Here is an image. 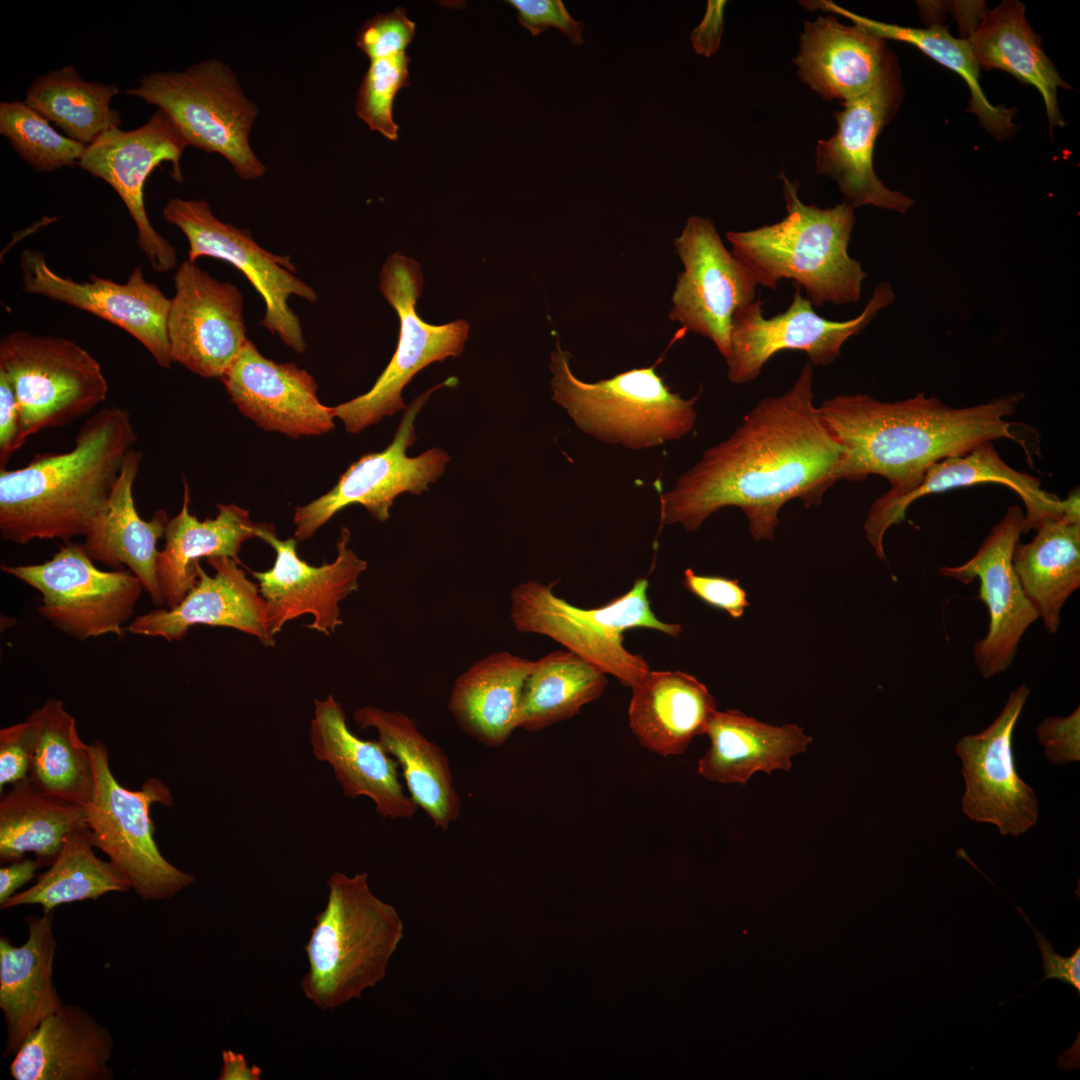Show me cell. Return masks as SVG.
<instances>
[{
  "instance_id": "cell-35",
  "label": "cell",
  "mask_w": 1080,
  "mask_h": 1080,
  "mask_svg": "<svg viewBox=\"0 0 1080 1080\" xmlns=\"http://www.w3.org/2000/svg\"><path fill=\"white\" fill-rule=\"evenodd\" d=\"M966 29L965 38L980 70H1004L1034 86L1043 98L1050 134L1054 127L1064 125L1057 91L1059 87H1071L1060 77L1040 38L1029 26L1022 2L1005 0L992 10L984 7Z\"/></svg>"
},
{
  "instance_id": "cell-20",
  "label": "cell",
  "mask_w": 1080,
  "mask_h": 1080,
  "mask_svg": "<svg viewBox=\"0 0 1080 1080\" xmlns=\"http://www.w3.org/2000/svg\"><path fill=\"white\" fill-rule=\"evenodd\" d=\"M350 537V530L341 528L335 560L313 566L298 556L295 538L280 540L272 525L261 524L258 538L274 549L276 557L271 569L251 575L267 604L273 636L305 614L313 618L308 628L327 636L342 625L339 604L358 589L367 569V562L349 547Z\"/></svg>"
},
{
  "instance_id": "cell-32",
  "label": "cell",
  "mask_w": 1080,
  "mask_h": 1080,
  "mask_svg": "<svg viewBox=\"0 0 1080 1080\" xmlns=\"http://www.w3.org/2000/svg\"><path fill=\"white\" fill-rule=\"evenodd\" d=\"M354 722L362 729L376 731L377 740L397 761L411 799L434 827L448 830L459 818L462 805L449 758L441 746L401 711L363 706L354 712Z\"/></svg>"
},
{
  "instance_id": "cell-22",
  "label": "cell",
  "mask_w": 1080,
  "mask_h": 1080,
  "mask_svg": "<svg viewBox=\"0 0 1080 1080\" xmlns=\"http://www.w3.org/2000/svg\"><path fill=\"white\" fill-rule=\"evenodd\" d=\"M1029 693L1025 683L1018 686L986 729L961 738L955 746L966 786L963 812L976 822L996 825L1002 835L1023 834L1038 819L1035 792L1017 774L1012 748Z\"/></svg>"
},
{
  "instance_id": "cell-52",
  "label": "cell",
  "mask_w": 1080,
  "mask_h": 1080,
  "mask_svg": "<svg viewBox=\"0 0 1080 1080\" xmlns=\"http://www.w3.org/2000/svg\"><path fill=\"white\" fill-rule=\"evenodd\" d=\"M1015 907L1033 930L1038 948L1043 958L1044 977L1032 988L1043 981L1056 979L1064 984H1068L1078 995H1080V947L1078 946L1069 956L1059 955L1046 936L1032 925L1022 909L1016 905Z\"/></svg>"
},
{
  "instance_id": "cell-8",
  "label": "cell",
  "mask_w": 1080,
  "mask_h": 1080,
  "mask_svg": "<svg viewBox=\"0 0 1080 1080\" xmlns=\"http://www.w3.org/2000/svg\"><path fill=\"white\" fill-rule=\"evenodd\" d=\"M126 94L163 111L188 146L221 155L242 180L265 174L249 141L258 107L223 61L210 58L181 71L143 74Z\"/></svg>"
},
{
  "instance_id": "cell-33",
  "label": "cell",
  "mask_w": 1080,
  "mask_h": 1080,
  "mask_svg": "<svg viewBox=\"0 0 1080 1080\" xmlns=\"http://www.w3.org/2000/svg\"><path fill=\"white\" fill-rule=\"evenodd\" d=\"M189 485L184 480L180 511L165 528V546L159 551L156 572L168 608L177 606L197 582V563L202 558L230 557L240 562L242 544L258 537L247 510L235 504H218L215 518L200 521L190 513Z\"/></svg>"
},
{
  "instance_id": "cell-10",
  "label": "cell",
  "mask_w": 1080,
  "mask_h": 1080,
  "mask_svg": "<svg viewBox=\"0 0 1080 1080\" xmlns=\"http://www.w3.org/2000/svg\"><path fill=\"white\" fill-rule=\"evenodd\" d=\"M0 372L14 389L25 440L90 413L108 394L100 364L66 338L26 331L4 335Z\"/></svg>"
},
{
  "instance_id": "cell-25",
  "label": "cell",
  "mask_w": 1080,
  "mask_h": 1080,
  "mask_svg": "<svg viewBox=\"0 0 1080 1080\" xmlns=\"http://www.w3.org/2000/svg\"><path fill=\"white\" fill-rule=\"evenodd\" d=\"M215 570L207 574L197 563V582L173 608L158 607L135 617L127 630L136 635L180 641L196 625L227 627L256 637L264 646H274L267 604L258 585L252 582L230 557H211Z\"/></svg>"
},
{
  "instance_id": "cell-38",
  "label": "cell",
  "mask_w": 1080,
  "mask_h": 1080,
  "mask_svg": "<svg viewBox=\"0 0 1080 1080\" xmlns=\"http://www.w3.org/2000/svg\"><path fill=\"white\" fill-rule=\"evenodd\" d=\"M1012 564L1045 628L1056 633L1064 603L1080 586V523L1045 521L1030 542L1016 545Z\"/></svg>"
},
{
  "instance_id": "cell-34",
  "label": "cell",
  "mask_w": 1080,
  "mask_h": 1080,
  "mask_svg": "<svg viewBox=\"0 0 1080 1080\" xmlns=\"http://www.w3.org/2000/svg\"><path fill=\"white\" fill-rule=\"evenodd\" d=\"M631 690L630 729L642 746L664 757L685 752L717 710L708 688L682 671L650 670Z\"/></svg>"
},
{
  "instance_id": "cell-12",
  "label": "cell",
  "mask_w": 1080,
  "mask_h": 1080,
  "mask_svg": "<svg viewBox=\"0 0 1080 1080\" xmlns=\"http://www.w3.org/2000/svg\"><path fill=\"white\" fill-rule=\"evenodd\" d=\"M93 562L82 544L68 543L42 564L1 570L41 594L38 611L59 631L80 641L120 637L144 587L130 570L103 571Z\"/></svg>"
},
{
  "instance_id": "cell-37",
  "label": "cell",
  "mask_w": 1080,
  "mask_h": 1080,
  "mask_svg": "<svg viewBox=\"0 0 1080 1080\" xmlns=\"http://www.w3.org/2000/svg\"><path fill=\"white\" fill-rule=\"evenodd\" d=\"M705 734L710 747L698 762V773L725 784L744 785L756 772L790 769L791 758L805 752L812 740L797 725H770L734 709L716 710Z\"/></svg>"
},
{
  "instance_id": "cell-7",
  "label": "cell",
  "mask_w": 1080,
  "mask_h": 1080,
  "mask_svg": "<svg viewBox=\"0 0 1080 1080\" xmlns=\"http://www.w3.org/2000/svg\"><path fill=\"white\" fill-rule=\"evenodd\" d=\"M569 362L570 354L557 342L550 363L552 399L582 432L643 449L680 439L693 429L697 397L687 400L672 392L655 365L589 383L573 374Z\"/></svg>"
},
{
  "instance_id": "cell-4",
  "label": "cell",
  "mask_w": 1080,
  "mask_h": 1080,
  "mask_svg": "<svg viewBox=\"0 0 1080 1080\" xmlns=\"http://www.w3.org/2000/svg\"><path fill=\"white\" fill-rule=\"evenodd\" d=\"M786 216L777 223L746 231H728L732 253L758 285L775 290L783 279L804 288L812 305H845L861 299L867 273L850 257L854 208L845 202L829 208L807 205L798 185L783 173Z\"/></svg>"
},
{
  "instance_id": "cell-16",
  "label": "cell",
  "mask_w": 1080,
  "mask_h": 1080,
  "mask_svg": "<svg viewBox=\"0 0 1080 1080\" xmlns=\"http://www.w3.org/2000/svg\"><path fill=\"white\" fill-rule=\"evenodd\" d=\"M674 246L684 269L677 277L669 318L710 339L726 358L733 316L756 300L758 284L725 247L709 218L690 216Z\"/></svg>"
},
{
  "instance_id": "cell-9",
  "label": "cell",
  "mask_w": 1080,
  "mask_h": 1080,
  "mask_svg": "<svg viewBox=\"0 0 1080 1080\" xmlns=\"http://www.w3.org/2000/svg\"><path fill=\"white\" fill-rule=\"evenodd\" d=\"M94 792L84 806L93 846L104 852L130 889L143 900L169 899L195 882L194 875L170 863L160 852L150 806H172L169 788L148 778L139 790L123 787L114 777L107 747L90 744Z\"/></svg>"
},
{
  "instance_id": "cell-53",
  "label": "cell",
  "mask_w": 1080,
  "mask_h": 1080,
  "mask_svg": "<svg viewBox=\"0 0 1080 1080\" xmlns=\"http://www.w3.org/2000/svg\"><path fill=\"white\" fill-rule=\"evenodd\" d=\"M17 398L7 377L0 372V466L23 445Z\"/></svg>"
},
{
  "instance_id": "cell-49",
  "label": "cell",
  "mask_w": 1080,
  "mask_h": 1080,
  "mask_svg": "<svg viewBox=\"0 0 1080 1080\" xmlns=\"http://www.w3.org/2000/svg\"><path fill=\"white\" fill-rule=\"evenodd\" d=\"M36 743L33 723L26 721L0 730V792L4 786L29 777Z\"/></svg>"
},
{
  "instance_id": "cell-48",
  "label": "cell",
  "mask_w": 1080,
  "mask_h": 1080,
  "mask_svg": "<svg viewBox=\"0 0 1080 1080\" xmlns=\"http://www.w3.org/2000/svg\"><path fill=\"white\" fill-rule=\"evenodd\" d=\"M517 11L518 22L533 36L549 28L561 31L574 46L584 44V23L574 19L561 0H508Z\"/></svg>"
},
{
  "instance_id": "cell-47",
  "label": "cell",
  "mask_w": 1080,
  "mask_h": 1080,
  "mask_svg": "<svg viewBox=\"0 0 1080 1080\" xmlns=\"http://www.w3.org/2000/svg\"><path fill=\"white\" fill-rule=\"evenodd\" d=\"M415 27L406 10L398 6L365 21L357 32L356 45L370 61L406 52L415 36Z\"/></svg>"
},
{
  "instance_id": "cell-6",
  "label": "cell",
  "mask_w": 1080,
  "mask_h": 1080,
  "mask_svg": "<svg viewBox=\"0 0 1080 1080\" xmlns=\"http://www.w3.org/2000/svg\"><path fill=\"white\" fill-rule=\"evenodd\" d=\"M555 583L526 581L510 594V619L521 633L546 636L566 650L633 687L650 671L649 663L624 646V632L632 628L657 630L678 637L682 626L660 620L648 597L649 581H634L624 594L595 608H581L557 596Z\"/></svg>"
},
{
  "instance_id": "cell-27",
  "label": "cell",
  "mask_w": 1080,
  "mask_h": 1080,
  "mask_svg": "<svg viewBox=\"0 0 1080 1080\" xmlns=\"http://www.w3.org/2000/svg\"><path fill=\"white\" fill-rule=\"evenodd\" d=\"M979 483L1002 484L1019 495L1026 509L1023 533L1036 530L1047 520H1059L1063 516L1062 500L1043 490L1038 478L1010 467L989 442L967 453L934 463L906 494L883 511L867 515L864 531L877 557L881 560L886 558L884 535L892 525L905 520L906 511L915 500Z\"/></svg>"
},
{
  "instance_id": "cell-31",
  "label": "cell",
  "mask_w": 1080,
  "mask_h": 1080,
  "mask_svg": "<svg viewBox=\"0 0 1080 1080\" xmlns=\"http://www.w3.org/2000/svg\"><path fill=\"white\" fill-rule=\"evenodd\" d=\"M28 937L20 945L0 938V1008L6 1023L5 1057L14 1056L28 1035L63 1006L53 984L57 942L53 912L26 918Z\"/></svg>"
},
{
  "instance_id": "cell-45",
  "label": "cell",
  "mask_w": 1080,
  "mask_h": 1080,
  "mask_svg": "<svg viewBox=\"0 0 1080 1080\" xmlns=\"http://www.w3.org/2000/svg\"><path fill=\"white\" fill-rule=\"evenodd\" d=\"M0 134L38 172L78 165L87 147L56 131L24 100L0 103Z\"/></svg>"
},
{
  "instance_id": "cell-11",
  "label": "cell",
  "mask_w": 1080,
  "mask_h": 1080,
  "mask_svg": "<svg viewBox=\"0 0 1080 1080\" xmlns=\"http://www.w3.org/2000/svg\"><path fill=\"white\" fill-rule=\"evenodd\" d=\"M423 282L420 265L413 258L397 252L385 261L379 288L399 317L397 347L369 391L333 407L335 417L348 432L358 433L405 408L402 390L416 373L430 363L462 353L470 328L465 320L433 325L418 315L416 304Z\"/></svg>"
},
{
  "instance_id": "cell-29",
  "label": "cell",
  "mask_w": 1080,
  "mask_h": 1080,
  "mask_svg": "<svg viewBox=\"0 0 1080 1080\" xmlns=\"http://www.w3.org/2000/svg\"><path fill=\"white\" fill-rule=\"evenodd\" d=\"M113 1038L85 1009L63 1006L23 1042L9 1066L15 1080H111Z\"/></svg>"
},
{
  "instance_id": "cell-56",
  "label": "cell",
  "mask_w": 1080,
  "mask_h": 1080,
  "mask_svg": "<svg viewBox=\"0 0 1080 1080\" xmlns=\"http://www.w3.org/2000/svg\"><path fill=\"white\" fill-rule=\"evenodd\" d=\"M222 1061L219 1080H260L262 1078L261 1068L257 1065L249 1066L242 1053L223 1050Z\"/></svg>"
},
{
  "instance_id": "cell-54",
  "label": "cell",
  "mask_w": 1080,
  "mask_h": 1080,
  "mask_svg": "<svg viewBox=\"0 0 1080 1080\" xmlns=\"http://www.w3.org/2000/svg\"><path fill=\"white\" fill-rule=\"evenodd\" d=\"M726 1H708L701 23L691 32L695 52L705 57L715 54L723 33V16Z\"/></svg>"
},
{
  "instance_id": "cell-24",
  "label": "cell",
  "mask_w": 1080,
  "mask_h": 1080,
  "mask_svg": "<svg viewBox=\"0 0 1080 1080\" xmlns=\"http://www.w3.org/2000/svg\"><path fill=\"white\" fill-rule=\"evenodd\" d=\"M221 380L240 412L266 431L298 438L334 428V409L320 402L314 378L264 357L250 340Z\"/></svg>"
},
{
  "instance_id": "cell-30",
  "label": "cell",
  "mask_w": 1080,
  "mask_h": 1080,
  "mask_svg": "<svg viewBox=\"0 0 1080 1080\" xmlns=\"http://www.w3.org/2000/svg\"><path fill=\"white\" fill-rule=\"evenodd\" d=\"M891 51L886 40L834 16L804 23L794 59L799 78L823 99L852 100L879 80Z\"/></svg>"
},
{
  "instance_id": "cell-51",
  "label": "cell",
  "mask_w": 1080,
  "mask_h": 1080,
  "mask_svg": "<svg viewBox=\"0 0 1080 1080\" xmlns=\"http://www.w3.org/2000/svg\"><path fill=\"white\" fill-rule=\"evenodd\" d=\"M1038 740L1045 756L1057 765L1080 759V708L1067 717H1049L1037 727Z\"/></svg>"
},
{
  "instance_id": "cell-1",
  "label": "cell",
  "mask_w": 1080,
  "mask_h": 1080,
  "mask_svg": "<svg viewBox=\"0 0 1080 1080\" xmlns=\"http://www.w3.org/2000/svg\"><path fill=\"white\" fill-rule=\"evenodd\" d=\"M844 450L814 403L813 366L789 390L760 400L729 438L660 496V523L697 530L713 513L738 507L756 540H771L779 512L797 499L819 505L839 481Z\"/></svg>"
},
{
  "instance_id": "cell-39",
  "label": "cell",
  "mask_w": 1080,
  "mask_h": 1080,
  "mask_svg": "<svg viewBox=\"0 0 1080 1080\" xmlns=\"http://www.w3.org/2000/svg\"><path fill=\"white\" fill-rule=\"evenodd\" d=\"M27 719L36 731L31 783L51 797L85 806L94 792V769L90 745L80 739L75 719L55 698Z\"/></svg>"
},
{
  "instance_id": "cell-17",
  "label": "cell",
  "mask_w": 1080,
  "mask_h": 1080,
  "mask_svg": "<svg viewBox=\"0 0 1080 1080\" xmlns=\"http://www.w3.org/2000/svg\"><path fill=\"white\" fill-rule=\"evenodd\" d=\"M188 145L170 118L157 109L133 130L115 128L88 145L78 166L108 183L126 206L137 230V245L156 272L176 267L175 248L152 226L144 206V185L163 162L181 182V158Z\"/></svg>"
},
{
  "instance_id": "cell-23",
  "label": "cell",
  "mask_w": 1080,
  "mask_h": 1080,
  "mask_svg": "<svg viewBox=\"0 0 1080 1080\" xmlns=\"http://www.w3.org/2000/svg\"><path fill=\"white\" fill-rule=\"evenodd\" d=\"M20 269L25 292L87 311L120 327L140 342L161 368L171 367L167 335L170 299L157 284L145 279L141 267L135 268L125 283L95 275L87 282H77L51 269L44 253L25 249Z\"/></svg>"
},
{
  "instance_id": "cell-43",
  "label": "cell",
  "mask_w": 1080,
  "mask_h": 1080,
  "mask_svg": "<svg viewBox=\"0 0 1080 1080\" xmlns=\"http://www.w3.org/2000/svg\"><path fill=\"white\" fill-rule=\"evenodd\" d=\"M606 675L566 649L534 661L523 689L518 728L539 731L578 714L603 694Z\"/></svg>"
},
{
  "instance_id": "cell-15",
  "label": "cell",
  "mask_w": 1080,
  "mask_h": 1080,
  "mask_svg": "<svg viewBox=\"0 0 1080 1080\" xmlns=\"http://www.w3.org/2000/svg\"><path fill=\"white\" fill-rule=\"evenodd\" d=\"M446 384L433 387L405 407L395 436L383 451L363 455L329 492L296 508V540L311 538L335 514L353 504L362 505L375 519L385 522L398 495H419L440 477L450 459L444 450L431 448L416 457H409L406 451L416 440L414 421L418 412L430 394Z\"/></svg>"
},
{
  "instance_id": "cell-14",
  "label": "cell",
  "mask_w": 1080,
  "mask_h": 1080,
  "mask_svg": "<svg viewBox=\"0 0 1080 1080\" xmlns=\"http://www.w3.org/2000/svg\"><path fill=\"white\" fill-rule=\"evenodd\" d=\"M794 288L789 307L770 318H765L764 301L760 299L736 311L725 358L730 382L743 384L755 380L766 362L782 351L805 352L812 366L833 363L844 343L862 332L895 299L891 285L879 283L858 316L833 321L817 314L810 300L801 294V288L795 284Z\"/></svg>"
},
{
  "instance_id": "cell-2",
  "label": "cell",
  "mask_w": 1080,
  "mask_h": 1080,
  "mask_svg": "<svg viewBox=\"0 0 1080 1080\" xmlns=\"http://www.w3.org/2000/svg\"><path fill=\"white\" fill-rule=\"evenodd\" d=\"M1021 392L990 402L954 408L921 392L883 402L866 394L837 395L825 400L820 414L844 450L839 480L860 481L869 475L887 479L890 489L875 500V515L906 494L934 463L998 439L1019 444L1014 422L1005 420L1023 399Z\"/></svg>"
},
{
  "instance_id": "cell-55",
  "label": "cell",
  "mask_w": 1080,
  "mask_h": 1080,
  "mask_svg": "<svg viewBox=\"0 0 1080 1080\" xmlns=\"http://www.w3.org/2000/svg\"><path fill=\"white\" fill-rule=\"evenodd\" d=\"M47 866L36 858H22L0 868V905L16 894V891L35 877V872Z\"/></svg>"
},
{
  "instance_id": "cell-18",
  "label": "cell",
  "mask_w": 1080,
  "mask_h": 1080,
  "mask_svg": "<svg viewBox=\"0 0 1080 1080\" xmlns=\"http://www.w3.org/2000/svg\"><path fill=\"white\" fill-rule=\"evenodd\" d=\"M902 98L900 68L890 52L877 83L861 96L843 102V109L833 114L835 134L817 142V172L832 178L843 202L853 208L871 205L905 213L914 204L905 193L889 189L873 166L876 139L896 114Z\"/></svg>"
},
{
  "instance_id": "cell-57",
  "label": "cell",
  "mask_w": 1080,
  "mask_h": 1080,
  "mask_svg": "<svg viewBox=\"0 0 1080 1080\" xmlns=\"http://www.w3.org/2000/svg\"><path fill=\"white\" fill-rule=\"evenodd\" d=\"M1063 516L1062 518L1073 523H1080L1079 512V489H1075L1069 496L1062 500Z\"/></svg>"
},
{
  "instance_id": "cell-13",
  "label": "cell",
  "mask_w": 1080,
  "mask_h": 1080,
  "mask_svg": "<svg viewBox=\"0 0 1080 1080\" xmlns=\"http://www.w3.org/2000/svg\"><path fill=\"white\" fill-rule=\"evenodd\" d=\"M163 219L185 235L188 260L202 256L226 261L240 270L265 303L261 325L276 334L297 353L306 343L298 316L288 305L291 296L309 302L318 299L315 290L295 275L288 255L273 254L262 248L247 229L218 219L205 199L174 197L162 210Z\"/></svg>"
},
{
  "instance_id": "cell-19",
  "label": "cell",
  "mask_w": 1080,
  "mask_h": 1080,
  "mask_svg": "<svg viewBox=\"0 0 1080 1080\" xmlns=\"http://www.w3.org/2000/svg\"><path fill=\"white\" fill-rule=\"evenodd\" d=\"M173 282L167 317L172 361L201 377L222 379L248 340L240 290L188 259Z\"/></svg>"
},
{
  "instance_id": "cell-44",
  "label": "cell",
  "mask_w": 1080,
  "mask_h": 1080,
  "mask_svg": "<svg viewBox=\"0 0 1080 1080\" xmlns=\"http://www.w3.org/2000/svg\"><path fill=\"white\" fill-rule=\"evenodd\" d=\"M88 826L72 831L34 885L18 892L0 905L1 909L38 904L44 914L62 904L97 900L110 892H126L127 881L110 861H103L93 851Z\"/></svg>"
},
{
  "instance_id": "cell-21",
  "label": "cell",
  "mask_w": 1080,
  "mask_h": 1080,
  "mask_svg": "<svg viewBox=\"0 0 1080 1080\" xmlns=\"http://www.w3.org/2000/svg\"><path fill=\"white\" fill-rule=\"evenodd\" d=\"M1024 513L1010 506L967 562L940 567V575L969 584L980 580L977 599L989 613L987 634L978 640L973 656L980 674L991 678L1012 664L1018 644L1039 614L1025 595L1012 564V555L1023 533Z\"/></svg>"
},
{
  "instance_id": "cell-40",
  "label": "cell",
  "mask_w": 1080,
  "mask_h": 1080,
  "mask_svg": "<svg viewBox=\"0 0 1080 1080\" xmlns=\"http://www.w3.org/2000/svg\"><path fill=\"white\" fill-rule=\"evenodd\" d=\"M86 825L84 806L41 792L28 777L1 793L0 860L13 862L33 853L50 865L66 837Z\"/></svg>"
},
{
  "instance_id": "cell-36",
  "label": "cell",
  "mask_w": 1080,
  "mask_h": 1080,
  "mask_svg": "<svg viewBox=\"0 0 1080 1080\" xmlns=\"http://www.w3.org/2000/svg\"><path fill=\"white\" fill-rule=\"evenodd\" d=\"M534 661L498 651L474 662L454 681L447 708L458 727L496 748L518 728L523 689Z\"/></svg>"
},
{
  "instance_id": "cell-26",
  "label": "cell",
  "mask_w": 1080,
  "mask_h": 1080,
  "mask_svg": "<svg viewBox=\"0 0 1080 1080\" xmlns=\"http://www.w3.org/2000/svg\"><path fill=\"white\" fill-rule=\"evenodd\" d=\"M309 741L314 757L331 767L346 797L368 798L385 819H410L419 809L400 780L395 758L377 739L354 734L331 694L314 700Z\"/></svg>"
},
{
  "instance_id": "cell-3",
  "label": "cell",
  "mask_w": 1080,
  "mask_h": 1080,
  "mask_svg": "<svg viewBox=\"0 0 1080 1080\" xmlns=\"http://www.w3.org/2000/svg\"><path fill=\"white\" fill-rule=\"evenodd\" d=\"M136 434L126 409L105 407L86 419L74 446L36 454L0 470V533L15 544L84 536L105 504Z\"/></svg>"
},
{
  "instance_id": "cell-42",
  "label": "cell",
  "mask_w": 1080,
  "mask_h": 1080,
  "mask_svg": "<svg viewBox=\"0 0 1080 1080\" xmlns=\"http://www.w3.org/2000/svg\"><path fill=\"white\" fill-rule=\"evenodd\" d=\"M120 92L116 84L84 80L73 65L36 77L28 86L25 103L85 146L105 132L120 128V113L111 100Z\"/></svg>"
},
{
  "instance_id": "cell-50",
  "label": "cell",
  "mask_w": 1080,
  "mask_h": 1080,
  "mask_svg": "<svg viewBox=\"0 0 1080 1080\" xmlns=\"http://www.w3.org/2000/svg\"><path fill=\"white\" fill-rule=\"evenodd\" d=\"M683 585L707 605L725 611L732 618H740L749 606L746 591L738 579L721 576L700 575L687 568Z\"/></svg>"
},
{
  "instance_id": "cell-46",
  "label": "cell",
  "mask_w": 1080,
  "mask_h": 1080,
  "mask_svg": "<svg viewBox=\"0 0 1080 1080\" xmlns=\"http://www.w3.org/2000/svg\"><path fill=\"white\" fill-rule=\"evenodd\" d=\"M410 60L406 52H401L370 61L357 92V116L372 131L391 141L399 137V127L393 118V102L397 93L409 86Z\"/></svg>"
},
{
  "instance_id": "cell-28",
  "label": "cell",
  "mask_w": 1080,
  "mask_h": 1080,
  "mask_svg": "<svg viewBox=\"0 0 1080 1080\" xmlns=\"http://www.w3.org/2000/svg\"><path fill=\"white\" fill-rule=\"evenodd\" d=\"M142 459V451L134 448L128 451L105 504L84 535L82 546L92 561L110 568L128 567L152 602L161 607L165 599L157 579V546L169 518L165 510L156 511L149 521L138 514L133 485Z\"/></svg>"
},
{
  "instance_id": "cell-41",
  "label": "cell",
  "mask_w": 1080,
  "mask_h": 1080,
  "mask_svg": "<svg viewBox=\"0 0 1080 1080\" xmlns=\"http://www.w3.org/2000/svg\"><path fill=\"white\" fill-rule=\"evenodd\" d=\"M809 9L834 12L850 19L877 36L915 46L944 67L957 73L970 90L969 110L980 124L997 139L1011 137L1016 130L1014 109L994 106L989 102L979 82V67L966 38L953 37L946 26L934 23L927 28L904 27L872 20L848 11L831 1H804Z\"/></svg>"
},
{
  "instance_id": "cell-5",
  "label": "cell",
  "mask_w": 1080,
  "mask_h": 1080,
  "mask_svg": "<svg viewBox=\"0 0 1080 1080\" xmlns=\"http://www.w3.org/2000/svg\"><path fill=\"white\" fill-rule=\"evenodd\" d=\"M368 880V873L342 872L327 879L326 905L304 946L309 969L300 983L320 1010L360 998L382 981L403 938L397 910L372 892Z\"/></svg>"
}]
</instances>
